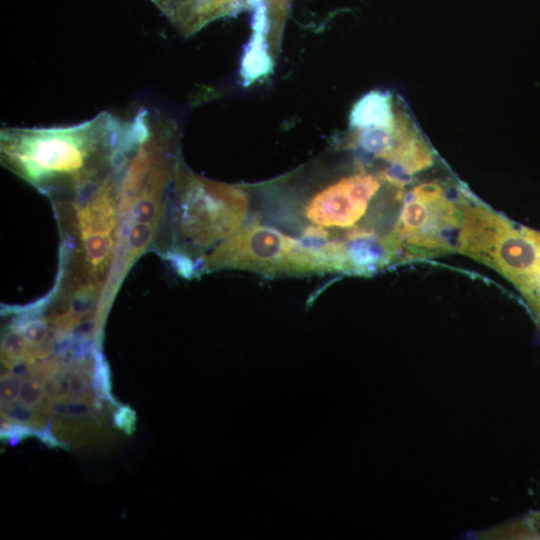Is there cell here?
I'll list each match as a JSON object with an SVG mask.
<instances>
[{
    "instance_id": "6da1fadb",
    "label": "cell",
    "mask_w": 540,
    "mask_h": 540,
    "mask_svg": "<svg viewBox=\"0 0 540 540\" xmlns=\"http://www.w3.org/2000/svg\"><path fill=\"white\" fill-rule=\"evenodd\" d=\"M386 182L378 171H359L324 181L300 200L289 201L281 216L300 230L299 240L326 256L331 243H342L360 232L391 236L404 198V188L393 186L383 195Z\"/></svg>"
},
{
    "instance_id": "7a4b0ae2",
    "label": "cell",
    "mask_w": 540,
    "mask_h": 540,
    "mask_svg": "<svg viewBox=\"0 0 540 540\" xmlns=\"http://www.w3.org/2000/svg\"><path fill=\"white\" fill-rule=\"evenodd\" d=\"M457 251L495 269L520 292L540 327V231L516 225L464 190Z\"/></svg>"
},
{
    "instance_id": "3957f363",
    "label": "cell",
    "mask_w": 540,
    "mask_h": 540,
    "mask_svg": "<svg viewBox=\"0 0 540 540\" xmlns=\"http://www.w3.org/2000/svg\"><path fill=\"white\" fill-rule=\"evenodd\" d=\"M461 219L458 194L451 198L435 182L415 186L404 195L393 230L397 262L456 252Z\"/></svg>"
},
{
    "instance_id": "277c9868",
    "label": "cell",
    "mask_w": 540,
    "mask_h": 540,
    "mask_svg": "<svg viewBox=\"0 0 540 540\" xmlns=\"http://www.w3.org/2000/svg\"><path fill=\"white\" fill-rule=\"evenodd\" d=\"M176 191L183 231L198 245L226 240L245 224L249 198L243 188L201 178L181 163Z\"/></svg>"
},
{
    "instance_id": "5b68a950",
    "label": "cell",
    "mask_w": 540,
    "mask_h": 540,
    "mask_svg": "<svg viewBox=\"0 0 540 540\" xmlns=\"http://www.w3.org/2000/svg\"><path fill=\"white\" fill-rule=\"evenodd\" d=\"M211 268L242 269L263 274H302L297 237L274 227L244 224L208 257Z\"/></svg>"
},
{
    "instance_id": "8992f818",
    "label": "cell",
    "mask_w": 540,
    "mask_h": 540,
    "mask_svg": "<svg viewBox=\"0 0 540 540\" xmlns=\"http://www.w3.org/2000/svg\"><path fill=\"white\" fill-rule=\"evenodd\" d=\"M184 36L209 23L264 0H150Z\"/></svg>"
},
{
    "instance_id": "52a82bcc",
    "label": "cell",
    "mask_w": 540,
    "mask_h": 540,
    "mask_svg": "<svg viewBox=\"0 0 540 540\" xmlns=\"http://www.w3.org/2000/svg\"><path fill=\"white\" fill-rule=\"evenodd\" d=\"M401 105L391 92L373 90L360 97L349 114V129L391 126Z\"/></svg>"
},
{
    "instance_id": "ba28073f",
    "label": "cell",
    "mask_w": 540,
    "mask_h": 540,
    "mask_svg": "<svg viewBox=\"0 0 540 540\" xmlns=\"http://www.w3.org/2000/svg\"><path fill=\"white\" fill-rule=\"evenodd\" d=\"M39 394V390L36 385L31 383H26V385L23 386L21 396L25 401H34L33 399L37 398Z\"/></svg>"
},
{
    "instance_id": "9c48e42d",
    "label": "cell",
    "mask_w": 540,
    "mask_h": 540,
    "mask_svg": "<svg viewBox=\"0 0 540 540\" xmlns=\"http://www.w3.org/2000/svg\"><path fill=\"white\" fill-rule=\"evenodd\" d=\"M18 383L10 380L8 382H3L2 384V396L5 398L14 397L18 392Z\"/></svg>"
},
{
    "instance_id": "30bf717a",
    "label": "cell",
    "mask_w": 540,
    "mask_h": 540,
    "mask_svg": "<svg viewBox=\"0 0 540 540\" xmlns=\"http://www.w3.org/2000/svg\"><path fill=\"white\" fill-rule=\"evenodd\" d=\"M528 524L532 534L540 536V513L533 515L528 520Z\"/></svg>"
}]
</instances>
